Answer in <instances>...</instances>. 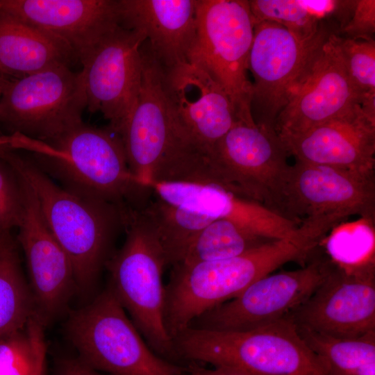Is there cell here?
Segmentation results:
<instances>
[{
    "instance_id": "23",
    "label": "cell",
    "mask_w": 375,
    "mask_h": 375,
    "mask_svg": "<svg viewBox=\"0 0 375 375\" xmlns=\"http://www.w3.org/2000/svg\"><path fill=\"white\" fill-rule=\"evenodd\" d=\"M78 60L62 40L30 24L0 14V69L24 76Z\"/></svg>"
},
{
    "instance_id": "28",
    "label": "cell",
    "mask_w": 375,
    "mask_h": 375,
    "mask_svg": "<svg viewBox=\"0 0 375 375\" xmlns=\"http://www.w3.org/2000/svg\"><path fill=\"white\" fill-rule=\"evenodd\" d=\"M374 221H358L335 226L327 238L329 259L335 265L351 268L375 262Z\"/></svg>"
},
{
    "instance_id": "13",
    "label": "cell",
    "mask_w": 375,
    "mask_h": 375,
    "mask_svg": "<svg viewBox=\"0 0 375 375\" xmlns=\"http://www.w3.org/2000/svg\"><path fill=\"white\" fill-rule=\"evenodd\" d=\"M145 35L121 24L104 34L79 60L87 109L100 112L116 133L134 109L140 94Z\"/></svg>"
},
{
    "instance_id": "32",
    "label": "cell",
    "mask_w": 375,
    "mask_h": 375,
    "mask_svg": "<svg viewBox=\"0 0 375 375\" xmlns=\"http://www.w3.org/2000/svg\"><path fill=\"white\" fill-rule=\"evenodd\" d=\"M23 192L19 178L0 155V235L18 227L23 212Z\"/></svg>"
},
{
    "instance_id": "18",
    "label": "cell",
    "mask_w": 375,
    "mask_h": 375,
    "mask_svg": "<svg viewBox=\"0 0 375 375\" xmlns=\"http://www.w3.org/2000/svg\"><path fill=\"white\" fill-rule=\"evenodd\" d=\"M18 176L24 206L17 242L26 258L36 315L46 327L66 310L77 287L71 262L45 222L34 193Z\"/></svg>"
},
{
    "instance_id": "30",
    "label": "cell",
    "mask_w": 375,
    "mask_h": 375,
    "mask_svg": "<svg viewBox=\"0 0 375 375\" xmlns=\"http://www.w3.org/2000/svg\"><path fill=\"white\" fill-rule=\"evenodd\" d=\"M248 3L254 25L274 22L303 39L315 36L323 25L299 1L250 0Z\"/></svg>"
},
{
    "instance_id": "27",
    "label": "cell",
    "mask_w": 375,
    "mask_h": 375,
    "mask_svg": "<svg viewBox=\"0 0 375 375\" xmlns=\"http://www.w3.org/2000/svg\"><path fill=\"white\" fill-rule=\"evenodd\" d=\"M269 241L271 240L257 236L231 220L217 219L199 232L178 264L191 265L233 258Z\"/></svg>"
},
{
    "instance_id": "4",
    "label": "cell",
    "mask_w": 375,
    "mask_h": 375,
    "mask_svg": "<svg viewBox=\"0 0 375 375\" xmlns=\"http://www.w3.org/2000/svg\"><path fill=\"white\" fill-rule=\"evenodd\" d=\"M141 56L142 76L138 101L127 120L115 133L121 140L130 170L145 187L158 182L208 183L207 159L176 133L163 94L162 67L146 40Z\"/></svg>"
},
{
    "instance_id": "1",
    "label": "cell",
    "mask_w": 375,
    "mask_h": 375,
    "mask_svg": "<svg viewBox=\"0 0 375 375\" xmlns=\"http://www.w3.org/2000/svg\"><path fill=\"white\" fill-rule=\"evenodd\" d=\"M0 155L34 193L45 222L71 262L77 290L90 291L115 252L127 208L58 185L22 151L7 149Z\"/></svg>"
},
{
    "instance_id": "2",
    "label": "cell",
    "mask_w": 375,
    "mask_h": 375,
    "mask_svg": "<svg viewBox=\"0 0 375 375\" xmlns=\"http://www.w3.org/2000/svg\"><path fill=\"white\" fill-rule=\"evenodd\" d=\"M15 149L78 194L138 210L151 200V190L131 172L121 140L108 127L82 121L50 142L17 133Z\"/></svg>"
},
{
    "instance_id": "25",
    "label": "cell",
    "mask_w": 375,
    "mask_h": 375,
    "mask_svg": "<svg viewBox=\"0 0 375 375\" xmlns=\"http://www.w3.org/2000/svg\"><path fill=\"white\" fill-rule=\"evenodd\" d=\"M35 315L33 293L10 235L0 247V340L24 328Z\"/></svg>"
},
{
    "instance_id": "34",
    "label": "cell",
    "mask_w": 375,
    "mask_h": 375,
    "mask_svg": "<svg viewBox=\"0 0 375 375\" xmlns=\"http://www.w3.org/2000/svg\"><path fill=\"white\" fill-rule=\"evenodd\" d=\"M54 375H111L93 369L78 357L59 360Z\"/></svg>"
},
{
    "instance_id": "6",
    "label": "cell",
    "mask_w": 375,
    "mask_h": 375,
    "mask_svg": "<svg viewBox=\"0 0 375 375\" xmlns=\"http://www.w3.org/2000/svg\"><path fill=\"white\" fill-rule=\"evenodd\" d=\"M181 361L235 369L250 375H328L292 317L246 331L188 327L174 339Z\"/></svg>"
},
{
    "instance_id": "21",
    "label": "cell",
    "mask_w": 375,
    "mask_h": 375,
    "mask_svg": "<svg viewBox=\"0 0 375 375\" xmlns=\"http://www.w3.org/2000/svg\"><path fill=\"white\" fill-rule=\"evenodd\" d=\"M119 24L143 33L163 67L188 62L198 0H118Z\"/></svg>"
},
{
    "instance_id": "17",
    "label": "cell",
    "mask_w": 375,
    "mask_h": 375,
    "mask_svg": "<svg viewBox=\"0 0 375 375\" xmlns=\"http://www.w3.org/2000/svg\"><path fill=\"white\" fill-rule=\"evenodd\" d=\"M362 95L347 72L333 31L278 115L274 130L280 140L300 135L359 105Z\"/></svg>"
},
{
    "instance_id": "37",
    "label": "cell",
    "mask_w": 375,
    "mask_h": 375,
    "mask_svg": "<svg viewBox=\"0 0 375 375\" xmlns=\"http://www.w3.org/2000/svg\"><path fill=\"white\" fill-rule=\"evenodd\" d=\"M13 136L12 134L0 135V151L12 149Z\"/></svg>"
},
{
    "instance_id": "39",
    "label": "cell",
    "mask_w": 375,
    "mask_h": 375,
    "mask_svg": "<svg viewBox=\"0 0 375 375\" xmlns=\"http://www.w3.org/2000/svg\"><path fill=\"white\" fill-rule=\"evenodd\" d=\"M10 235V233L6 235H0V247L3 245V244L6 242V240Z\"/></svg>"
},
{
    "instance_id": "22",
    "label": "cell",
    "mask_w": 375,
    "mask_h": 375,
    "mask_svg": "<svg viewBox=\"0 0 375 375\" xmlns=\"http://www.w3.org/2000/svg\"><path fill=\"white\" fill-rule=\"evenodd\" d=\"M153 197L215 219L225 218L261 238L276 230L278 217L258 202L244 199L215 185L197 183H152L147 185Z\"/></svg>"
},
{
    "instance_id": "40",
    "label": "cell",
    "mask_w": 375,
    "mask_h": 375,
    "mask_svg": "<svg viewBox=\"0 0 375 375\" xmlns=\"http://www.w3.org/2000/svg\"><path fill=\"white\" fill-rule=\"evenodd\" d=\"M0 73H2L1 70L0 69ZM3 74V73H2Z\"/></svg>"
},
{
    "instance_id": "3",
    "label": "cell",
    "mask_w": 375,
    "mask_h": 375,
    "mask_svg": "<svg viewBox=\"0 0 375 375\" xmlns=\"http://www.w3.org/2000/svg\"><path fill=\"white\" fill-rule=\"evenodd\" d=\"M318 242L306 231L267 242L240 256L173 266L165 285V325L174 339L210 309L237 297L250 284L294 261L304 262Z\"/></svg>"
},
{
    "instance_id": "29",
    "label": "cell",
    "mask_w": 375,
    "mask_h": 375,
    "mask_svg": "<svg viewBox=\"0 0 375 375\" xmlns=\"http://www.w3.org/2000/svg\"><path fill=\"white\" fill-rule=\"evenodd\" d=\"M45 326L34 315L26 326L0 340V375H29L47 350Z\"/></svg>"
},
{
    "instance_id": "7",
    "label": "cell",
    "mask_w": 375,
    "mask_h": 375,
    "mask_svg": "<svg viewBox=\"0 0 375 375\" xmlns=\"http://www.w3.org/2000/svg\"><path fill=\"white\" fill-rule=\"evenodd\" d=\"M65 332L78 358L111 375H184L185 366L168 361L149 346L107 287L72 310Z\"/></svg>"
},
{
    "instance_id": "15",
    "label": "cell",
    "mask_w": 375,
    "mask_h": 375,
    "mask_svg": "<svg viewBox=\"0 0 375 375\" xmlns=\"http://www.w3.org/2000/svg\"><path fill=\"white\" fill-rule=\"evenodd\" d=\"M162 88L178 136L208 158L239 120L230 97L206 72L189 62L162 67Z\"/></svg>"
},
{
    "instance_id": "31",
    "label": "cell",
    "mask_w": 375,
    "mask_h": 375,
    "mask_svg": "<svg viewBox=\"0 0 375 375\" xmlns=\"http://www.w3.org/2000/svg\"><path fill=\"white\" fill-rule=\"evenodd\" d=\"M337 43L347 72L362 93L375 92V41L337 34Z\"/></svg>"
},
{
    "instance_id": "26",
    "label": "cell",
    "mask_w": 375,
    "mask_h": 375,
    "mask_svg": "<svg viewBox=\"0 0 375 375\" xmlns=\"http://www.w3.org/2000/svg\"><path fill=\"white\" fill-rule=\"evenodd\" d=\"M153 197L144 210L155 227L168 265L173 267L183 260L194 239L215 219Z\"/></svg>"
},
{
    "instance_id": "10",
    "label": "cell",
    "mask_w": 375,
    "mask_h": 375,
    "mask_svg": "<svg viewBox=\"0 0 375 375\" xmlns=\"http://www.w3.org/2000/svg\"><path fill=\"white\" fill-rule=\"evenodd\" d=\"M86 108L81 72L60 66L8 78L0 97V124L10 134L50 142L82 122Z\"/></svg>"
},
{
    "instance_id": "24",
    "label": "cell",
    "mask_w": 375,
    "mask_h": 375,
    "mask_svg": "<svg viewBox=\"0 0 375 375\" xmlns=\"http://www.w3.org/2000/svg\"><path fill=\"white\" fill-rule=\"evenodd\" d=\"M297 328L328 375H375V331L342 339Z\"/></svg>"
},
{
    "instance_id": "9",
    "label": "cell",
    "mask_w": 375,
    "mask_h": 375,
    "mask_svg": "<svg viewBox=\"0 0 375 375\" xmlns=\"http://www.w3.org/2000/svg\"><path fill=\"white\" fill-rule=\"evenodd\" d=\"M274 210L299 226L328 232L352 215L374 221V176L295 160L276 195Z\"/></svg>"
},
{
    "instance_id": "5",
    "label": "cell",
    "mask_w": 375,
    "mask_h": 375,
    "mask_svg": "<svg viewBox=\"0 0 375 375\" xmlns=\"http://www.w3.org/2000/svg\"><path fill=\"white\" fill-rule=\"evenodd\" d=\"M124 242L106 266L108 286L151 349L182 365L165 325L162 275L168 263L155 227L144 208H129L124 215Z\"/></svg>"
},
{
    "instance_id": "16",
    "label": "cell",
    "mask_w": 375,
    "mask_h": 375,
    "mask_svg": "<svg viewBox=\"0 0 375 375\" xmlns=\"http://www.w3.org/2000/svg\"><path fill=\"white\" fill-rule=\"evenodd\" d=\"M297 326L351 339L375 331V262L332 267L310 297L291 315Z\"/></svg>"
},
{
    "instance_id": "12",
    "label": "cell",
    "mask_w": 375,
    "mask_h": 375,
    "mask_svg": "<svg viewBox=\"0 0 375 375\" xmlns=\"http://www.w3.org/2000/svg\"><path fill=\"white\" fill-rule=\"evenodd\" d=\"M288 156L274 130L238 120L208 156L213 185L274 210Z\"/></svg>"
},
{
    "instance_id": "36",
    "label": "cell",
    "mask_w": 375,
    "mask_h": 375,
    "mask_svg": "<svg viewBox=\"0 0 375 375\" xmlns=\"http://www.w3.org/2000/svg\"><path fill=\"white\" fill-rule=\"evenodd\" d=\"M47 351L40 356L33 369L29 375H46Z\"/></svg>"
},
{
    "instance_id": "14",
    "label": "cell",
    "mask_w": 375,
    "mask_h": 375,
    "mask_svg": "<svg viewBox=\"0 0 375 375\" xmlns=\"http://www.w3.org/2000/svg\"><path fill=\"white\" fill-rule=\"evenodd\" d=\"M332 262L317 257L301 268L269 274L233 299L206 312L189 327L214 331H246L290 317L328 274Z\"/></svg>"
},
{
    "instance_id": "20",
    "label": "cell",
    "mask_w": 375,
    "mask_h": 375,
    "mask_svg": "<svg viewBox=\"0 0 375 375\" xmlns=\"http://www.w3.org/2000/svg\"><path fill=\"white\" fill-rule=\"evenodd\" d=\"M281 141L295 160L374 176L375 122L363 114L360 104Z\"/></svg>"
},
{
    "instance_id": "11",
    "label": "cell",
    "mask_w": 375,
    "mask_h": 375,
    "mask_svg": "<svg viewBox=\"0 0 375 375\" xmlns=\"http://www.w3.org/2000/svg\"><path fill=\"white\" fill-rule=\"evenodd\" d=\"M333 31L323 24L315 36L303 39L274 22L255 25L248 68L253 77L251 110L257 124L274 130L278 115Z\"/></svg>"
},
{
    "instance_id": "38",
    "label": "cell",
    "mask_w": 375,
    "mask_h": 375,
    "mask_svg": "<svg viewBox=\"0 0 375 375\" xmlns=\"http://www.w3.org/2000/svg\"><path fill=\"white\" fill-rule=\"evenodd\" d=\"M8 79V75L0 73V97L1 96L4 85H5V84H6ZM3 135V134H1V133H0V135Z\"/></svg>"
},
{
    "instance_id": "19",
    "label": "cell",
    "mask_w": 375,
    "mask_h": 375,
    "mask_svg": "<svg viewBox=\"0 0 375 375\" xmlns=\"http://www.w3.org/2000/svg\"><path fill=\"white\" fill-rule=\"evenodd\" d=\"M0 14L62 40L78 60L119 24L118 0H0Z\"/></svg>"
},
{
    "instance_id": "35",
    "label": "cell",
    "mask_w": 375,
    "mask_h": 375,
    "mask_svg": "<svg viewBox=\"0 0 375 375\" xmlns=\"http://www.w3.org/2000/svg\"><path fill=\"white\" fill-rule=\"evenodd\" d=\"M184 375H250L242 371L224 367L206 368L198 362H190L185 365Z\"/></svg>"
},
{
    "instance_id": "8",
    "label": "cell",
    "mask_w": 375,
    "mask_h": 375,
    "mask_svg": "<svg viewBox=\"0 0 375 375\" xmlns=\"http://www.w3.org/2000/svg\"><path fill=\"white\" fill-rule=\"evenodd\" d=\"M254 23L247 0H198L188 62L206 72L230 97L239 120L253 122L248 62Z\"/></svg>"
},
{
    "instance_id": "33",
    "label": "cell",
    "mask_w": 375,
    "mask_h": 375,
    "mask_svg": "<svg viewBox=\"0 0 375 375\" xmlns=\"http://www.w3.org/2000/svg\"><path fill=\"white\" fill-rule=\"evenodd\" d=\"M345 38H374L375 33V1L357 0L350 19L341 28Z\"/></svg>"
}]
</instances>
